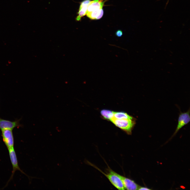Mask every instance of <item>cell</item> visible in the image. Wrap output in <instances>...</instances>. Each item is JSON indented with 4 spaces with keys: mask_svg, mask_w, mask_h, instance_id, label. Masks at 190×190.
Here are the masks:
<instances>
[{
    "mask_svg": "<svg viewBox=\"0 0 190 190\" xmlns=\"http://www.w3.org/2000/svg\"><path fill=\"white\" fill-rule=\"evenodd\" d=\"M90 165H91L93 167L98 169L108 178L110 182L115 187L119 190H125L122 182L117 174V173L114 172L109 167L107 169L108 172L105 173L101 171L100 169L91 163L88 162Z\"/></svg>",
    "mask_w": 190,
    "mask_h": 190,
    "instance_id": "cell-1",
    "label": "cell"
},
{
    "mask_svg": "<svg viewBox=\"0 0 190 190\" xmlns=\"http://www.w3.org/2000/svg\"><path fill=\"white\" fill-rule=\"evenodd\" d=\"M111 121L128 135L131 134L136 123L135 118L132 119H118L114 118Z\"/></svg>",
    "mask_w": 190,
    "mask_h": 190,
    "instance_id": "cell-2",
    "label": "cell"
},
{
    "mask_svg": "<svg viewBox=\"0 0 190 190\" xmlns=\"http://www.w3.org/2000/svg\"><path fill=\"white\" fill-rule=\"evenodd\" d=\"M8 150L10 159L12 166V170L11 176L6 186H7L10 181L12 179L14 173L17 170L20 171L22 173L29 177L28 175H27L26 173L21 169L19 166L16 154L14 148L8 149Z\"/></svg>",
    "mask_w": 190,
    "mask_h": 190,
    "instance_id": "cell-3",
    "label": "cell"
},
{
    "mask_svg": "<svg viewBox=\"0 0 190 190\" xmlns=\"http://www.w3.org/2000/svg\"><path fill=\"white\" fill-rule=\"evenodd\" d=\"M189 109L186 112H180L178 119L177 125L172 137L175 135L184 126L188 124L190 121Z\"/></svg>",
    "mask_w": 190,
    "mask_h": 190,
    "instance_id": "cell-4",
    "label": "cell"
},
{
    "mask_svg": "<svg viewBox=\"0 0 190 190\" xmlns=\"http://www.w3.org/2000/svg\"><path fill=\"white\" fill-rule=\"evenodd\" d=\"M12 130L8 129L2 130L3 140L8 150L14 148V139Z\"/></svg>",
    "mask_w": 190,
    "mask_h": 190,
    "instance_id": "cell-5",
    "label": "cell"
},
{
    "mask_svg": "<svg viewBox=\"0 0 190 190\" xmlns=\"http://www.w3.org/2000/svg\"><path fill=\"white\" fill-rule=\"evenodd\" d=\"M20 121L18 120L12 121L0 118V129L1 130L7 129L12 130L15 127L19 128L21 126Z\"/></svg>",
    "mask_w": 190,
    "mask_h": 190,
    "instance_id": "cell-6",
    "label": "cell"
},
{
    "mask_svg": "<svg viewBox=\"0 0 190 190\" xmlns=\"http://www.w3.org/2000/svg\"><path fill=\"white\" fill-rule=\"evenodd\" d=\"M121 180L125 189L138 190L140 186L134 180L117 173Z\"/></svg>",
    "mask_w": 190,
    "mask_h": 190,
    "instance_id": "cell-7",
    "label": "cell"
},
{
    "mask_svg": "<svg viewBox=\"0 0 190 190\" xmlns=\"http://www.w3.org/2000/svg\"><path fill=\"white\" fill-rule=\"evenodd\" d=\"M105 1L104 0L91 1L88 5L87 13L102 8Z\"/></svg>",
    "mask_w": 190,
    "mask_h": 190,
    "instance_id": "cell-8",
    "label": "cell"
},
{
    "mask_svg": "<svg viewBox=\"0 0 190 190\" xmlns=\"http://www.w3.org/2000/svg\"><path fill=\"white\" fill-rule=\"evenodd\" d=\"M91 1V0H84L80 3L78 15L76 18L77 21H80L81 18L86 14L88 5Z\"/></svg>",
    "mask_w": 190,
    "mask_h": 190,
    "instance_id": "cell-9",
    "label": "cell"
},
{
    "mask_svg": "<svg viewBox=\"0 0 190 190\" xmlns=\"http://www.w3.org/2000/svg\"><path fill=\"white\" fill-rule=\"evenodd\" d=\"M114 118L118 119H132L135 118L126 113L122 112H114Z\"/></svg>",
    "mask_w": 190,
    "mask_h": 190,
    "instance_id": "cell-10",
    "label": "cell"
},
{
    "mask_svg": "<svg viewBox=\"0 0 190 190\" xmlns=\"http://www.w3.org/2000/svg\"><path fill=\"white\" fill-rule=\"evenodd\" d=\"M101 116L105 119L111 121L114 118V112L107 110H103L101 111Z\"/></svg>",
    "mask_w": 190,
    "mask_h": 190,
    "instance_id": "cell-11",
    "label": "cell"
},
{
    "mask_svg": "<svg viewBox=\"0 0 190 190\" xmlns=\"http://www.w3.org/2000/svg\"><path fill=\"white\" fill-rule=\"evenodd\" d=\"M115 34L118 37H121L123 35V32L121 30H118L116 32Z\"/></svg>",
    "mask_w": 190,
    "mask_h": 190,
    "instance_id": "cell-12",
    "label": "cell"
},
{
    "mask_svg": "<svg viewBox=\"0 0 190 190\" xmlns=\"http://www.w3.org/2000/svg\"><path fill=\"white\" fill-rule=\"evenodd\" d=\"M151 189L145 187H142L140 186L139 187L138 190H149Z\"/></svg>",
    "mask_w": 190,
    "mask_h": 190,
    "instance_id": "cell-13",
    "label": "cell"
}]
</instances>
